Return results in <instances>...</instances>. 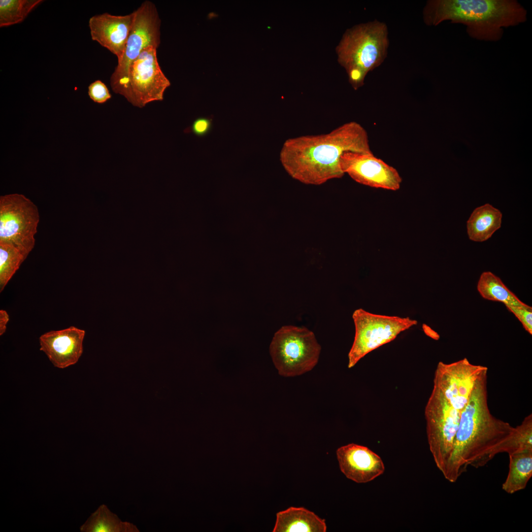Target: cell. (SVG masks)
Masks as SVG:
<instances>
[{
	"label": "cell",
	"instance_id": "6da1fadb",
	"mask_svg": "<svg viewBox=\"0 0 532 532\" xmlns=\"http://www.w3.org/2000/svg\"><path fill=\"white\" fill-rule=\"evenodd\" d=\"M347 152L373 154L367 132L355 121L326 133L287 139L280 152V161L293 178L319 185L344 175L340 159Z\"/></svg>",
	"mask_w": 532,
	"mask_h": 532
},
{
	"label": "cell",
	"instance_id": "7a4b0ae2",
	"mask_svg": "<svg viewBox=\"0 0 532 532\" xmlns=\"http://www.w3.org/2000/svg\"><path fill=\"white\" fill-rule=\"evenodd\" d=\"M487 372L477 381L468 403L461 412L454 448L444 477L451 483L471 466H485L500 453L514 427L494 417L488 404Z\"/></svg>",
	"mask_w": 532,
	"mask_h": 532
},
{
	"label": "cell",
	"instance_id": "3957f363",
	"mask_svg": "<svg viewBox=\"0 0 532 532\" xmlns=\"http://www.w3.org/2000/svg\"><path fill=\"white\" fill-rule=\"evenodd\" d=\"M423 13L428 26L461 23L470 37L485 41L499 40L503 28L527 20L526 10L514 0H431Z\"/></svg>",
	"mask_w": 532,
	"mask_h": 532
},
{
	"label": "cell",
	"instance_id": "277c9868",
	"mask_svg": "<svg viewBox=\"0 0 532 532\" xmlns=\"http://www.w3.org/2000/svg\"><path fill=\"white\" fill-rule=\"evenodd\" d=\"M386 25L374 20L347 29L336 48L338 62L355 90L364 84L367 73L379 66L389 46Z\"/></svg>",
	"mask_w": 532,
	"mask_h": 532
},
{
	"label": "cell",
	"instance_id": "5b68a950",
	"mask_svg": "<svg viewBox=\"0 0 532 532\" xmlns=\"http://www.w3.org/2000/svg\"><path fill=\"white\" fill-rule=\"evenodd\" d=\"M321 349L312 331L287 325L275 333L269 352L279 374L289 377L311 370L318 362Z\"/></svg>",
	"mask_w": 532,
	"mask_h": 532
},
{
	"label": "cell",
	"instance_id": "8992f818",
	"mask_svg": "<svg viewBox=\"0 0 532 532\" xmlns=\"http://www.w3.org/2000/svg\"><path fill=\"white\" fill-rule=\"evenodd\" d=\"M460 415L461 412L433 387L425 409L426 432L430 451L444 476L453 453Z\"/></svg>",
	"mask_w": 532,
	"mask_h": 532
},
{
	"label": "cell",
	"instance_id": "52a82bcc",
	"mask_svg": "<svg viewBox=\"0 0 532 532\" xmlns=\"http://www.w3.org/2000/svg\"><path fill=\"white\" fill-rule=\"evenodd\" d=\"M355 334L348 353V368L353 367L367 354L393 340L401 332L417 324L408 317L387 316L362 308L352 314Z\"/></svg>",
	"mask_w": 532,
	"mask_h": 532
},
{
	"label": "cell",
	"instance_id": "ba28073f",
	"mask_svg": "<svg viewBox=\"0 0 532 532\" xmlns=\"http://www.w3.org/2000/svg\"><path fill=\"white\" fill-rule=\"evenodd\" d=\"M157 49L149 46L142 50L131 64L125 83L116 93L139 108L163 100L166 90L170 85L159 64Z\"/></svg>",
	"mask_w": 532,
	"mask_h": 532
},
{
	"label": "cell",
	"instance_id": "9c48e42d",
	"mask_svg": "<svg viewBox=\"0 0 532 532\" xmlns=\"http://www.w3.org/2000/svg\"><path fill=\"white\" fill-rule=\"evenodd\" d=\"M39 221L37 206L20 194L0 197V243H11L29 255Z\"/></svg>",
	"mask_w": 532,
	"mask_h": 532
},
{
	"label": "cell",
	"instance_id": "30bf717a",
	"mask_svg": "<svg viewBox=\"0 0 532 532\" xmlns=\"http://www.w3.org/2000/svg\"><path fill=\"white\" fill-rule=\"evenodd\" d=\"M133 12L123 57L110 77L111 87L116 94L125 83L131 64L142 50L149 46L158 48L161 43V19L155 4L145 0Z\"/></svg>",
	"mask_w": 532,
	"mask_h": 532
},
{
	"label": "cell",
	"instance_id": "8fae6325",
	"mask_svg": "<svg viewBox=\"0 0 532 532\" xmlns=\"http://www.w3.org/2000/svg\"><path fill=\"white\" fill-rule=\"evenodd\" d=\"M486 372V366L472 364L466 358L450 364L439 362L434 372L433 387L454 408L461 412L477 381Z\"/></svg>",
	"mask_w": 532,
	"mask_h": 532
},
{
	"label": "cell",
	"instance_id": "7c38bea8",
	"mask_svg": "<svg viewBox=\"0 0 532 532\" xmlns=\"http://www.w3.org/2000/svg\"><path fill=\"white\" fill-rule=\"evenodd\" d=\"M340 165L344 174L361 184L393 191L400 187L402 178L396 168L373 154L345 152Z\"/></svg>",
	"mask_w": 532,
	"mask_h": 532
},
{
	"label": "cell",
	"instance_id": "4fadbf2b",
	"mask_svg": "<svg viewBox=\"0 0 532 532\" xmlns=\"http://www.w3.org/2000/svg\"><path fill=\"white\" fill-rule=\"evenodd\" d=\"M336 455L341 471L356 483L369 482L384 472L381 458L367 447L350 443L339 447Z\"/></svg>",
	"mask_w": 532,
	"mask_h": 532
},
{
	"label": "cell",
	"instance_id": "5bb4252c",
	"mask_svg": "<svg viewBox=\"0 0 532 532\" xmlns=\"http://www.w3.org/2000/svg\"><path fill=\"white\" fill-rule=\"evenodd\" d=\"M85 333L84 330L74 326L47 332L39 338L40 350L55 366L67 367L76 364L81 357Z\"/></svg>",
	"mask_w": 532,
	"mask_h": 532
},
{
	"label": "cell",
	"instance_id": "9a60e30c",
	"mask_svg": "<svg viewBox=\"0 0 532 532\" xmlns=\"http://www.w3.org/2000/svg\"><path fill=\"white\" fill-rule=\"evenodd\" d=\"M134 17L133 11L125 15L104 13L93 16L89 19V27L92 40L115 55L118 62L123 57Z\"/></svg>",
	"mask_w": 532,
	"mask_h": 532
},
{
	"label": "cell",
	"instance_id": "2e32d148",
	"mask_svg": "<svg viewBox=\"0 0 532 532\" xmlns=\"http://www.w3.org/2000/svg\"><path fill=\"white\" fill-rule=\"evenodd\" d=\"M325 519L303 507L291 506L276 514L273 532H325Z\"/></svg>",
	"mask_w": 532,
	"mask_h": 532
},
{
	"label": "cell",
	"instance_id": "e0dca14e",
	"mask_svg": "<svg viewBox=\"0 0 532 532\" xmlns=\"http://www.w3.org/2000/svg\"><path fill=\"white\" fill-rule=\"evenodd\" d=\"M502 213L492 205L487 203L475 208L467 221L469 238L483 242L490 238L501 227Z\"/></svg>",
	"mask_w": 532,
	"mask_h": 532
},
{
	"label": "cell",
	"instance_id": "ac0fdd59",
	"mask_svg": "<svg viewBox=\"0 0 532 532\" xmlns=\"http://www.w3.org/2000/svg\"><path fill=\"white\" fill-rule=\"evenodd\" d=\"M509 457L508 473L502 489L513 494L524 489L532 476V450L514 453Z\"/></svg>",
	"mask_w": 532,
	"mask_h": 532
},
{
	"label": "cell",
	"instance_id": "d6986e66",
	"mask_svg": "<svg viewBox=\"0 0 532 532\" xmlns=\"http://www.w3.org/2000/svg\"><path fill=\"white\" fill-rule=\"evenodd\" d=\"M82 532H138L133 524L123 522L105 504L100 505L80 527Z\"/></svg>",
	"mask_w": 532,
	"mask_h": 532
},
{
	"label": "cell",
	"instance_id": "ffe728a7",
	"mask_svg": "<svg viewBox=\"0 0 532 532\" xmlns=\"http://www.w3.org/2000/svg\"><path fill=\"white\" fill-rule=\"evenodd\" d=\"M477 289L484 299L502 302L506 305H518L524 302L490 271L483 272L478 280Z\"/></svg>",
	"mask_w": 532,
	"mask_h": 532
},
{
	"label": "cell",
	"instance_id": "44dd1931",
	"mask_svg": "<svg viewBox=\"0 0 532 532\" xmlns=\"http://www.w3.org/2000/svg\"><path fill=\"white\" fill-rule=\"evenodd\" d=\"M28 256L20 249L11 243H0V292Z\"/></svg>",
	"mask_w": 532,
	"mask_h": 532
},
{
	"label": "cell",
	"instance_id": "7402d4cb",
	"mask_svg": "<svg viewBox=\"0 0 532 532\" xmlns=\"http://www.w3.org/2000/svg\"><path fill=\"white\" fill-rule=\"evenodd\" d=\"M42 0H0V27L22 22Z\"/></svg>",
	"mask_w": 532,
	"mask_h": 532
},
{
	"label": "cell",
	"instance_id": "603a6c76",
	"mask_svg": "<svg viewBox=\"0 0 532 532\" xmlns=\"http://www.w3.org/2000/svg\"><path fill=\"white\" fill-rule=\"evenodd\" d=\"M525 450H532V415H528L521 424L514 427L510 436L503 443L500 453L508 455Z\"/></svg>",
	"mask_w": 532,
	"mask_h": 532
},
{
	"label": "cell",
	"instance_id": "cb8c5ba5",
	"mask_svg": "<svg viewBox=\"0 0 532 532\" xmlns=\"http://www.w3.org/2000/svg\"><path fill=\"white\" fill-rule=\"evenodd\" d=\"M508 311L512 313L520 321L525 330L532 334V307L523 303L518 305H506Z\"/></svg>",
	"mask_w": 532,
	"mask_h": 532
},
{
	"label": "cell",
	"instance_id": "d4e9b609",
	"mask_svg": "<svg viewBox=\"0 0 532 532\" xmlns=\"http://www.w3.org/2000/svg\"><path fill=\"white\" fill-rule=\"evenodd\" d=\"M88 95L95 102L103 103L111 98L106 85L100 80H97L88 86Z\"/></svg>",
	"mask_w": 532,
	"mask_h": 532
},
{
	"label": "cell",
	"instance_id": "484cf974",
	"mask_svg": "<svg viewBox=\"0 0 532 532\" xmlns=\"http://www.w3.org/2000/svg\"><path fill=\"white\" fill-rule=\"evenodd\" d=\"M212 128V119L206 117H199L193 123L190 129L195 135L203 136L209 133Z\"/></svg>",
	"mask_w": 532,
	"mask_h": 532
},
{
	"label": "cell",
	"instance_id": "4316f807",
	"mask_svg": "<svg viewBox=\"0 0 532 532\" xmlns=\"http://www.w3.org/2000/svg\"><path fill=\"white\" fill-rule=\"evenodd\" d=\"M9 321V315L4 310H0V335H2L6 331V325Z\"/></svg>",
	"mask_w": 532,
	"mask_h": 532
}]
</instances>
